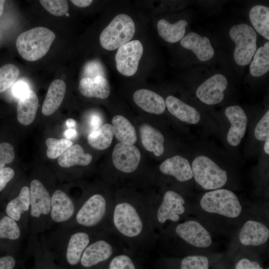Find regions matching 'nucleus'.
<instances>
[{
	"label": "nucleus",
	"mask_w": 269,
	"mask_h": 269,
	"mask_svg": "<svg viewBox=\"0 0 269 269\" xmlns=\"http://www.w3.org/2000/svg\"><path fill=\"white\" fill-rule=\"evenodd\" d=\"M151 216L147 205L128 201H119L113 206L110 229L126 247H148Z\"/></svg>",
	"instance_id": "obj_1"
},
{
	"label": "nucleus",
	"mask_w": 269,
	"mask_h": 269,
	"mask_svg": "<svg viewBox=\"0 0 269 269\" xmlns=\"http://www.w3.org/2000/svg\"><path fill=\"white\" fill-rule=\"evenodd\" d=\"M95 234L81 228L57 227L43 235L40 240L53 260L75 267L79 264L84 251Z\"/></svg>",
	"instance_id": "obj_2"
},
{
	"label": "nucleus",
	"mask_w": 269,
	"mask_h": 269,
	"mask_svg": "<svg viewBox=\"0 0 269 269\" xmlns=\"http://www.w3.org/2000/svg\"><path fill=\"white\" fill-rule=\"evenodd\" d=\"M113 205H109L101 194L94 193L79 201L73 219L63 229L81 228L94 234L110 229V219Z\"/></svg>",
	"instance_id": "obj_3"
},
{
	"label": "nucleus",
	"mask_w": 269,
	"mask_h": 269,
	"mask_svg": "<svg viewBox=\"0 0 269 269\" xmlns=\"http://www.w3.org/2000/svg\"><path fill=\"white\" fill-rule=\"evenodd\" d=\"M55 38V33L50 29L36 27L21 33L17 38L16 46L22 58L35 61L47 53Z\"/></svg>",
	"instance_id": "obj_4"
},
{
	"label": "nucleus",
	"mask_w": 269,
	"mask_h": 269,
	"mask_svg": "<svg viewBox=\"0 0 269 269\" xmlns=\"http://www.w3.org/2000/svg\"><path fill=\"white\" fill-rule=\"evenodd\" d=\"M123 246H125L111 230L99 232L84 251L79 265L86 269L94 267L110 259L116 248Z\"/></svg>",
	"instance_id": "obj_5"
},
{
	"label": "nucleus",
	"mask_w": 269,
	"mask_h": 269,
	"mask_svg": "<svg viewBox=\"0 0 269 269\" xmlns=\"http://www.w3.org/2000/svg\"><path fill=\"white\" fill-rule=\"evenodd\" d=\"M200 206L205 211L228 217L236 218L242 207L237 195L232 191L218 189L205 193L200 200Z\"/></svg>",
	"instance_id": "obj_6"
},
{
	"label": "nucleus",
	"mask_w": 269,
	"mask_h": 269,
	"mask_svg": "<svg viewBox=\"0 0 269 269\" xmlns=\"http://www.w3.org/2000/svg\"><path fill=\"white\" fill-rule=\"evenodd\" d=\"M135 24L126 14L117 15L104 28L100 36V44L105 49L114 50L129 42L135 33Z\"/></svg>",
	"instance_id": "obj_7"
},
{
	"label": "nucleus",
	"mask_w": 269,
	"mask_h": 269,
	"mask_svg": "<svg viewBox=\"0 0 269 269\" xmlns=\"http://www.w3.org/2000/svg\"><path fill=\"white\" fill-rule=\"evenodd\" d=\"M191 168L195 180L205 189H220L227 181V171L206 156L195 158Z\"/></svg>",
	"instance_id": "obj_8"
},
{
	"label": "nucleus",
	"mask_w": 269,
	"mask_h": 269,
	"mask_svg": "<svg viewBox=\"0 0 269 269\" xmlns=\"http://www.w3.org/2000/svg\"><path fill=\"white\" fill-rule=\"evenodd\" d=\"M229 35L236 44L234 52L235 62L240 66L249 64L257 50L255 31L250 25L242 23L233 26Z\"/></svg>",
	"instance_id": "obj_9"
},
{
	"label": "nucleus",
	"mask_w": 269,
	"mask_h": 269,
	"mask_svg": "<svg viewBox=\"0 0 269 269\" xmlns=\"http://www.w3.org/2000/svg\"><path fill=\"white\" fill-rule=\"evenodd\" d=\"M78 202L65 191L57 189L52 193L50 221L51 228L57 225L63 226L69 223L76 213Z\"/></svg>",
	"instance_id": "obj_10"
},
{
	"label": "nucleus",
	"mask_w": 269,
	"mask_h": 269,
	"mask_svg": "<svg viewBox=\"0 0 269 269\" xmlns=\"http://www.w3.org/2000/svg\"><path fill=\"white\" fill-rule=\"evenodd\" d=\"M143 53V46L137 40L127 42L118 48L115 56L118 71L126 76L134 75L137 71Z\"/></svg>",
	"instance_id": "obj_11"
},
{
	"label": "nucleus",
	"mask_w": 269,
	"mask_h": 269,
	"mask_svg": "<svg viewBox=\"0 0 269 269\" xmlns=\"http://www.w3.org/2000/svg\"><path fill=\"white\" fill-rule=\"evenodd\" d=\"M30 211L29 186H21L16 195L7 203L5 214L16 221L27 235Z\"/></svg>",
	"instance_id": "obj_12"
},
{
	"label": "nucleus",
	"mask_w": 269,
	"mask_h": 269,
	"mask_svg": "<svg viewBox=\"0 0 269 269\" xmlns=\"http://www.w3.org/2000/svg\"><path fill=\"white\" fill-rule=\"evenodd\" d=\"M140 158L139 149L134 144L125 142L117 143L112 153L114 166L127 173H132L136 169Z\"/></svg>",
	"instance_id": "obj_13"
},
{
	"label": "nucleus",
	"mask_w": 269,
	"mask_h": 269,
	"mask_svg": "<svg viewBox=\"0 0 269 269\" xmlns=\"http://www.w3.org/2000/svg\"><path fill=\"white\" fill-rule=\"evenodd\" d=\"M184 204L183 198L179 193L172 190L167 191L156 211L157 222L164 224L167 221H178L180 215L185 211Z\"/></svg>",
	"instance_id": "obj_14"
},
{
	"label": "nucleus",
	"mask_w": 269,
	"mask_h": 269,
	"mask_svg": "<svg viewBox=\"0 0 269 269\" xmlns=\"http://www.w3.org/2000/svg\"><path fill=\"white\" fill-rule=\"evenodd\" d=\"M228 86L226 78L216 74L209 78L197 89L196 95L203 103L209 105L220 103L224 98V91Z\"/></svg>",
	"instance_id": "obj_15"
},
{
	"label": "nucleus",
	"mask_w": 269,
	"mask_h": 269,
	"mask_svg": "<svg viewBox=\"0 0 269 269\" xmlns=\"http://www.w3.org/2000/svg\"><path fill=\"white\" fill-rule=\"evenodd\" d=\"M175 231L181 239L198 248H207L212 243V238L209 232L200 223L195 221H188L179 224Z\"/></svg>",
	"instance_id": "obj_16"
},
{
	"label": "nucleus",
	"mask_w": 269,
	"mask_h": 269,
	"mask_svg": "<svg viewBox=\"0 0 269 269\" xmlns=\"http://www.w3.org/2000/svg\"><path fill=\"white\" fill-rule=\"evenodd\" d=\"M225 115L231 124L227 140L231 146H237L246 133L247 116L242 107L238 105L228 107L225 111Z\"/></svg>",
	"instance_id": "obj_17"
},
{
	"label": "nucleus",
	"mask_w": 269,
	"mask_h": 269,
	"mask_svg": "<svg viewBox=\"0 0 269 269\" xmlns=\"http://www.w3.org/2000/svg\"><path fill=\"white\" fill-rule=\"evenodd\" d=\"M269 237V230L262 223L247 221L239 233L241 243L245 246H258L265 244Z\"/></svg>",
	"instance_id": "obj_18"
},
{
	"label": "nucleus",
	"mask_w": 269,
	"mask_h": 269,
	"mask_svg": "<svg viewBox=\"0 0 269 269\" xmlns=\"http://www.w3.org/2000/svg\"><path fill=\"white\" fill-rule=\"evenodd\" d=\"M159 168L162 173L172 176L180 182L188 181L193 177L189 161L178 155L166 159Z\"/></svg>",
	"instance_id": "obj_19"
},
{
	"label": "nucleus",
	"mask_w": 269,
	"mask_h": 269,
	"mask_svg": "<svg viewBox=\"0 0 269 269\" xmlns=\"http://www.w3.org/2000/svg\"><path fill=\"white\" fill-rule=\"evenodd\" d=\"M180 44L183 47L192 50L201 61L211 59L214 54V50L209 39L201 37L194 32H191L183 37L181 39Z\"/></svg>",
	"instance_id": "obj_20"
},
{
	"label": "nucleus",
	"mask_w": 269,
	"mask_h": 269,
	"mask_svg": "<svg viewBox=\"0 0 269 269\" xmlns=\"http://www.w3.org/2000/svg\"><path fill=\"white\" fill-rule=\"evenodd\" d=\"M133 99L138 107L149 113L160 115L165 111L166 105L163 98L150 90L142 89L136 91Z\"/></svg>",
	"instance_id": "obj_21"
},
{
	"label": "nucleus",
	"mask_w": 269,
	"mask_h": 269,
	"mask_svg": "<svg viewBox=\"0 0 269 269\" xmlns=\"http://www.w3.org/2000/svg\"><path fill=\"white\" fill-rule=\"evenodd\" d=\"M78 89L80 93L86 97L105 99L110 93L109 83L101 75L82 78L79 82Z\"/></svg>",
	"instance_id": "obj_22"
},
{
	"label": "nucleus",
	"mask_w": 269,
	"mask_h": 269,
	"mask_svg": "<svg viewBox=\"0 0 269 269\" xmlns=\"http://www.w3.org/2000/svg\"><path fill=\"white\" fill-rule=\"evenodd\" d=\"M165 105L169 112L183 122L195 125L201 119L199 112L194 107L186 104L178 98L169 96L166 98Z\"/></svg>",
	"instance_id": "obj_23"
},
{
	"label": "nucleus",
	"mask_w": 269,
	"mask_h": 269,
	"mask_svg": "<svg viewBox=\"0 0 269 269\" xmlns=\"http://www.w3.org/2000/svg\"><path fill=\"white\" fill-rule=\"evenodd\" d=\"M64 81L56 79L50 85L42 107V113L45 116L53 114L60 107L66 92Z\"/></svg>",
	"instance_id": "obj_24"
},
{
	"label": "nucleus",
	"mask_w": 269,
	"mask_h": 269,
	"mask_svg": "<svg viewBox=\"0 0 269 269\" xmlns=\"http://www.w3.org/2000/svg\"><path fill=\"white\" fill-rule=\"evenodd\" d=\"M38 107V99L36 93L29 90L19 99L17 105V118L23 125H29L34 121Z\"/></svg>",
	"instance_id": "obj_25"
},
{
	"label": "nucleus",
	"mask_w": 269,
	"mask_h": 269,
	"mask_svg": "<svg viewBox=\"0 0 269 269\" xmlns=\"http://www.w3.org/2000/svg\"><path fill=\"white\" fill-rule=\"evenodd\" d=\"M140 134L142 143L147 151L153 152L156 156L163 154L164 137L159 131L144 124L140 127Z\"/></svg>",
	"instance_id": "obj_26"
},
{
	"label": "nucleus",
	"mask_w": 269,
	"mask_h": 269,
	"mask_svg": "<svg viewBox=\"0 0 269 269\" xmlns=\"http://www.w3.org/2000/svg\"><path fill=\"white\" fill-rule=\"evenodd\" d=\"M92 159V155L85 153L83 147L79 144L71 146L58 158L59 165L64 168H69L74 165L86 166Z\"/></svg>",
	"instance_id": "obj_27"
},
{
	"label": "nucleus",
	"mask_w": 269,
	"mask_h": 269,
	"mask_svg": "<svg viewBox=\"0 0 269 269\" xmlns=\"http://www.w3.org/2000/svg\"><path fill=\"white\" fill-rule=\"evenodd\" d=\"M25 236L18 224L6 214L0 218V239L12 243L16 248L19 247Z\"/></svg>",
	"instance_id": "obj_28"
},
{
	"label": "nucleus",
	"mask_w": 269,
	"mask_h": 269,
	"mask_svg": "<svg viewBox=\"0 0 269 269\" xmlns=\"http://www.w3.org/2000/svg\"><path fill=\"white\" fill-rule=\"evenodd\" d=\"M187 24L185 20H180L174 24H170L167 20L161 19L157 24L158 33L165 41L175 43L184 37Z\"/></svg>",
	"instance_id": "obj_29"
},
{
	"label": "nucleus",
	"mask_w": 269,
	"mask_h": 269,
	"mask_svg": "<svg viewBox=\"0 0 269 269\" xmlns=\"http://www.w3.org/2000/svg\"><path fill=\"white\" fill-rule=\"evenodd\" d=\"M114 135L121 142L134 144L137 140L135 130L132 123L125 117L117 115L112 119Z\"/></svg>",
	"instance_id": "obj_30"
},
{
	"label": "nucleus",
	"mask_w": 269,
	"mask_h": 269,
	"mask_svg": "<svg viewBox=\"0 0 269 269\" xmlns=\"http://www.w3.org/2000/svg\"><path fill=\"white\" fill-rule=\"evenodd\" d=\"M251 22L257 32L267 39H269V8L257 5L250 11Z\"/></svg>",
	"instance_id": "obj_31"
},
{
	"label": "nucleus",
	"mask_w": 269,
	"mask_h": 269,
	"mask_svg": "<svg viewBox=\"0 0 269 269\" xmlns=\"http://www.w3.org/2000/svg\"><path fill=\"white\" fill-rule=\"evenodd\" d=\"M114 136L113 126L109 124H105L88 135V141L94 148L104 150L110 146Z\"/></svg>",
	"instance_id": "obj_32"
},
{
	"label": "nucleus",
	"mask_w": 269,
	"mask_h": 269,
	"mask_svg": "<svg viewBox=\"0 0 269 269\" xmlns=\"http://www.w3.org/2000/svg\"><path fill=\"white\" fill-rule=\"evenodd\" d=\"M269 70V42L260 47L254 54L250 66L251 74L254 77L261 76Z\"/></svg>",
	"instance_id": "obj_33"
},
{
	"label": "nucleus",
	"mask_w": 269,
	"mask_h": 269,
	"mask_svg": "<svg viewBox=\"0 0 269 269\" xmlns=\"http://www.w3.org/2000/svg\"><path fill=\"white\" fill-rule=\"evenodd\" d=\"M19 73L18 67L12 64L0 67V93L6 91L14 84Z\"/></svg>",
	"instance_id": "obj_34"
},
{
	"label": "nucleus",
	"mask_w": 269,
	"mask_h": 269,
	"mask_svg": "<svg viewBox=\"0 0 269 269\" xmlns=\"http://www.w3.org/2000/svg\"><path fill=\"white\" fill-rule=\"evenodd\" d=\"M45 143L47 146V156L50 159H55L72 146L73 142L67 138L58 139L49 137L46 140Z\"/></svg>",
	"instance_id": "obj_35"
},
{
	"label": "nucleus",
	"mask_w": 269,
	"mask_h": 269,
	"mask_svg": "<svg viewBox=\"0 0 269 269\" xmlns=\"http://www.w3.org/2000/svg\"><path fill=\"white\" fill-rule=\"evenodd\" d=\"M43 7L50 13L57 16L67 13L69 6L66 0H40Z\"/></svg>",
	"instance_id": "obj_36"
},
{
	"label": "nucleus",
	"mask_w": 269,
	"mask_h": 269,
	"mask_svg": "<svg viewBox=\"0 0 269 269\" xmlns=\"http://www.w3.org/2000/svg\"><path fill=\"white\" fill-rule=\"evenodd\" d=\"M207 257L202 256H189L181 261L180 269H208Z\"/></svg>",
	"instance_id": "obj_37"
},
{
	"label": "nucleus",
	"mask_w": 269,
	"mask_h": 269,
	"mask_svg": "<svg viewBox=\"0 0 269 269\" xmlns=\"http://www.w3.org/2000/svg\"><path fill=\"white\" fill-rule=\"evenodd\" d=\"M109 269H136L132 258L128 255L121 254L115 256L109 264Z\"/></svg>",
	"instance_id": "obj_38"
},
{
	"label": "nucleus",
	"mask_w": 269,
	"mask_h": 269,
	"mask_svg": "<svg viewBox=\"0 0 269 269\" xmlns=\"http://www.w3.org/2000/svg\"><path fill=\"white\" fill-rule=\"evenodd\" d=\"M254 135L260 141H265L269 138V111H268L257 124Z\"/></svg>",
	"instance_id": "obj_39"
},
{
	"label": "nucleus",
	"mask_w": 269,
	"mask_h": 269,
	"mask_svg": "<svg viewBox=\"0 0 269 269\" xmlns=\"http://www.w3.org/2000/svg\"><path fill=\"white\" fill-rule=\"evenodd\" d=\"M14 158L13 146L8 142L0 143V169L4 168L5 164L11 162Z\"/></svg>",
	"instance_id": "obj_40"
},
{
	"label": "nucleus",
	"mask_w": 269,
	"mask_h": 269,
	"mask_svg": "<svg viewBox=\"0 0 269 269\" xmlns=\"http://www.w3.org/2000/svg\"><path fill=\"white\" fill-rule=\"evenodd\" d=\"M14 175V170L10 167H4L0 169V192L13 178Z\"/></svg>",
	"instance_id": "obj_41"
},
{
	"label": "nucleus",
	"mask_w": 269,
	"mask_h": 269,
	"mask_svg": "<svg viewBox=\"0 0 269 269\" xmlns=\"http://www.w3.org/2000/svg\"><path fill=\"white\" fill-rule=\"evenodd\" d=\"M30 90L27 83L21 80L15 82L12 88L13 95L19 99L26 94Z\"/></svg>",
	"instance_id": "obj_42"
},
{
	"label": "nucleus",
	"mask_w": 269,
	"mask_h": 269,
	"mask_svg": "<svg viewBox=\"0 0 269 269\" xmlns=\"http://www.w3.org/2000/svg\"><path fill=\"white\" fill-rule=\"evenodd\" d=\"M236 269H263L260 264L255 261H251L244 258L240 260L236 264Z\"/></svg>",
	"instance_id": "obj_43"
},
{
	"label": "nucleus",
	"mask_w": 269,
	"mask_h": 269,
	"mask_svg": "<svg viewBox=\"0 0 269 269\" xmlns=\"http://www.w3.org/2000/svg\"><path fill=\"white\" fill-rule=\"evenodd\" d=\"M16 265L15 258L6 255L0 258V269H14Z\"/></svg>",
	"instance_id": "obj_44"
},
{
	"label": "nucleus",
	"mask_w": 269,
	"mask_h": 269,
	"mask_svg": "<svg viewBox=\"0 0 269 269\" xmlns=\"http://www.w3.org/2000/svg\"><path fill=\"white\" fill-rule=\"evenodd\" d=\"M103 120L102 118L98 114H93L90 119V126L92 129V132L98 129L102 126Z\"/></svg>",
	"instance_id": "obj_45"
},
{
	"label": "nucleus",
	"mask_w": 269,
	"mask_h": 269,
	"mask_svg": "<svg viewBox=\"0 0 269 269\" xmlns=\"http://www.w3.org/2000/svg\"><path fill=\"white\" fill-rule=\"evenodd\" d=\"M71 1L76 6L80 7H85L91 4V0H72Z\"/></svg>",
	"instance_id": "obj_46"
},
{
	"label": "nucleus",
	"mask_w": 269,
	"mask_h": 269,
	"mask_svg": "<svg viewBox=\"0 0 269 269\" xmlns=\"http://www.w3.org/2000/svg\"><path fill=\"white\" fill-rule=\"evenodd\" d=\"M77 135V131L73 129H69L65 132V136L67 139H69L75 138Z\"/></svg>",
	"instance_id": "obj_47"
},
{
	"label": "nucleus",
	"mask_w": 269,
	"mask_h": 269,
	"mask_svg": "<svg viewBox=\"0 0 269 269\" xmlns=\"http://www.w3.org/2000/svg\"><path fill=\"white\" fill-rule=\"evenodd\" d=\"M66 125L68 128H73L76 125V121L73 119H69L66 121Z\"/></svg>",
	"instance_id": "obj_48"
},
{
	"label": "nucleus",
	"mask_w": 269,
	"mask_h": 269,
	"mask_svg": "<svg viewBox=\"0 0 269 269\" xmlns=\"http://www.w3.org/2000/svg\"><path fill=\"white\" fill-rule=\"evenodd\" d=\"M264 149L266 154H269V138H267L265 140L264 146Z\"/></svg>",
	"instance_id": "obj_49"
},
{
	"label": "nucleus",
	"mask_w": 269,
	"mask_h": 269,
	"mask_svg": "<svg viewBox=\"0 0 269 269\" xmlns=\"http://www.w3.org/2000/svg\"><path fill=\"white\" fill-rule=\"evenodd\" d=\"M5 2V0H0V16L3 12Z\"/></svg>",
	"instance_id": "obj_50"
},
{
	"label": "nucleus",
	"mask_w": 269,
	"mask_h": 269,
	"mask_svg": "<svg viewBox=\"0 0 269 269\" xmlns=\"http://www.w3.org/2000/svg\"></svg>",
	"instance_id": "obj_51"
}]
</instances>
